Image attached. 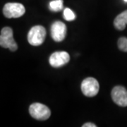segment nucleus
Segmentation results:
<instances>
[{
  "label": "nucleus",
  "mask_w": 127,
  "mask_h": 127,
  "mask_svg": "<svg viewBox=\"0 0 127 127\" xmlns=\"http://www.w3.org/2000/svg\"><path fill=\"white\" fill-rule=\"evenodd\" d=\"M118 47L122 52H127V37H120L118 40Z\"/></svg>",
  "instance_id": "nucleus-12"
},
{
  "label": "nucleus",
  "mask_w": 127,
  "mask_h": 127,
  "mask_svg": "<svg viewBox=\"0 0 127 127\" xmlns=\"http://www.w3.org/2000/svg\"><path fill=\"white\" fill-rule=\"evenodd\" d=\"M66 34V26L61 21H56L51 26V35L56 42H61L65 38Z\"/></svg>",
  "instance_id": "nucleus-8"
},
{
  "label": "nucleus",
  "mask_w": 127,
  "mask_h": 127,
  "mask_svg": "<svg viewBox=\"0 0 127 127\" xmlns=\"http://www.w3.org/2000/svg\"><path fill=\"white\" fill-rule=\"evenodd\" d=\"M0 45L14 52L18 49V45L13 37V31L11 28L5 27L1 29L0 35Z\"/></svg>",
  "instance_id": "nucleus-2"
},
{
  "label": "nucleus",
  "mask_w": 127,
  "mask_h": 127,
  "mask_svg": "<svg viewBox=\"0 0 127 127\" xmlns=\"http://www.w3.org/2000/svg\"><path fill=\"white\" fill-rule=\"evenodd\" d=\"M100 86L98 81L94 78H87L81 83L82 93L87 97H94L99 92Z\"/></svg>",
  "instance_id": "nucleus-5"
},
{
  "label": "nucleus",
  "mask_w": 127,
  "mask_h": 127,
  "mask_svg": "<svg viewBox=\"0 0 127 127\" xmlns=\"http://www.w3.org/2000/svg\"><path fill=\"white\" fill-rule=\"evenodd\" d=\"M26 12L24 6L19 3H7L3 8V14L6 18H19Z\"/></svg>",
  "instance_id": "nucleus-4"
},
{
  "label": "nucleus",
  "mask_w": 127,
  "mask_h": 127,
  "mask_svg": "<svg viewBox=\"0 0 127 127\" xmlns=\"http://www.w3.org/2000/svg\"><path fill=\"white\" fill-rule=\"evenodd\" d=\"M70 60V56L66 52H55L50 56L49 62L52 67L58 68L61 67L66 64H67Z\"/></svg>",
  "instance_id": "nucleus-7"
},
{
  "label": "nucleus",
  "mask_w": 127,
  "mask_h": 127,
  "mask_svg": "<svg viewBox=\"0 0 127 127\" xmlns=\"http://www.w3.org/2000/svg\"><path fill=\"white\" fill-rule=\"evenodd\" d=\"M124 1H127V0H124Z\"/></svg>",
  "instance_id": "nucleus-14"
},
{
  "label": "nucleus",
  "mask_w": 127,
  "mask_h": 127,
  "mask_svg": "<svg viewBox=\"0 0 127 127\" xmlns=\"http://www.w3.org/2000/svg\"><path fill=\"white\" fill-rule=\"evenodd\" d=\"M83 127H96V125L93 123H86L83 125Z\"/></svg>",
  "instance_id": "nucleus-13"
},
{
  "label": "nucleus",
  "mask_w": 127,
  "mask_h": 127,
  "mask_svg": "<svg viewBox=\"0 0 127 127\" xmlns=\"http://www.w3.org/2000/svg\"><path fill=\"white\" fill-rule=\"evenodd\" d=\"M50 9L53 11H59L63 9V0H54L50 1Z\"/></svg>",
  "instance_id": "nucleus-10"
},
{
  "label": "nucleus",
  "mask_w": 127,
  "mask_h": 127,
  "mask_svg": "<svg viewBox=\"0 0 127 127\" xmlns=\"http://www.w3.org/2000/svg\"><path fill=\"white\" fill-rule=\"evenodd\" d=\"M64 18L67 21H71L76 18V15L68 8H66L64 11Z\"/></svg>",
  "instance_id": "nucleus-11"
},
{
  "label": "nucleus",
  "mask_w": 127,
  "mask_h": 127,
  "mask_svg": "<svg viewBox=\"0 0 127 127\" xmlns=\"http://www.w3.org/2000/svg\"><path fill=\"white\" fill-rule=\"evenodd\" d=\"M112 98L114 102L121 107H127V91L120 86H115L112 91Z\"/></svg>",
  "instance_id": "nucleus-6"
},
{
  "label": "nucleus",
  "mask_w": 127,
  "mask_h": 127,
  "mask_svg": "<svg viewBox=\"0 0 127 127\" xmlns=\"http://www.w3.org/2000/svg\"><path fill=\"white\" fill-rule=\"evenodd\" d=\"M114 25L115 28L119 31H123L125 28L126 25H127V10L119 14L115 18Z\"/></svg>",
  "instance_id": "nucleus-9"
},
{
  "label": "nucleus",
  "mask_w": 127,
  "mask_h": 127,
  "mask_svg": "<svg viewBox=\"0 0 127 127\" xmlns=\"http://www.w3.org/2000/svg\"><path fill=\"white\" fill-rule=\"evenodd\" d=\"M29 112L32 117L37 120H46L51 115L50 109L45 104L41 103H33L29 107Z\"/></svg>",
  "instance_id": "nucleus-3"
},
{
  "label": "nucleus",
  "mask_w": 127,
  "mask_h": 127,
  "mask_svg": "<svg viewBox=\"0 0 127 127\" xmlns=\"http://www.w3.org/2000/svg\"><path fill=\"white\" fill-rule=\"evenodd\" d=\"M46 30L41 26H35L30 30L28 34V41L32 46L42 45L45 39Z\"/></svg>",
  "instance_id": "nucleus-1"
}]
</instances>
